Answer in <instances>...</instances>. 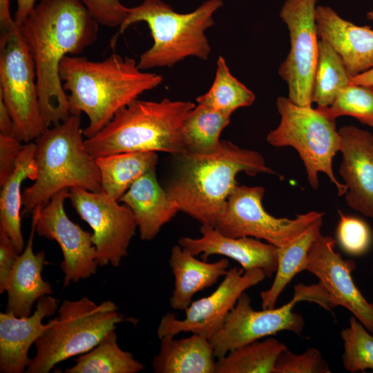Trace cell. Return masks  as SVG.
Here are the masks:
<instances>
[{
	"instance_id": "16",
	"label": "cell",
	"mask_w": 373,
	"mask_h": 373,
	"mask_svg": "<svg viewBox=\"0 0 373 373\" xmlns=\"http://www.w3.org/2000/svg\"><path fill=\"white\" fill-rule=\"evenodd\" d=\"M355 266L335 250L333 238L321 233L309 250L305 270L317 277L336 307L349 310L373 334V303L365 299L352 279Z\"/></svg>"
},
{
	"instance_id": "14",
	"label": "cell",
	"mask_w": 373,
	"mask_h": 373,
	"mask_svg": "<svg viewBox=\"0 0 373 373\" xmlns=\"http://www.w3.org/2000/svg\"><path fill=\"white\" fill-rule=\"evenodd\" d=\"M68 192V189L59 191L32 212L35 233L56 241L61 250L64 287L95 274L99 266L93 233L84 230L66 214L64 203Z\"/></svg>"
},
{
	"instance_id": "15",
	"label": "cell",
	"mask_w": 373,
	"mask_h": 373,
	"mask_svg": "<svg viewBox=\"0 0 373 373\" xmlns=\"http://www.w3.org/2000/svg\"><path fill=\"white\" fill-rule=\"evenodd\" d=\"M298 302L293 296L287 303L278 308L255 310L251 300L244 292L228 314L222 328L209 340L216 359L239 347L274 335L290 331L300 335L305 326L303 318L293 312Z\"/></svg>"
},
{
	"instance_id": "30",
	"label": "cell",
	"mask_w": 373,
	"mask_h": 373,
	"mask_svg": "<svg viewBox=\"0 0 373 373\" xmlns=\"http://www.w3.org/2000/svg\"><path fill=\"white\" fill-rule=\"evenodd\" d=\"M285 347L275 338L255 341L216 359L215 373H275L277 358Z\"/></svg>"
},
{
	"instance_id": "37",
	"label": "cell",
	"mask_w": 373,
	"mask_h": 373,
	"mask_svg": "<svg viewBox=\"0 0 373 373\" xmlns=\"http://www.w3.org/2000/svg\"><path fill=\"white\" fill-rule=\"evenodd\" d=\"M90 15L100 25L119 27L126 17L128 8L121 0H80Z\"/></svg>"
},
{
	"instance_id": "39",
	"label": "cell",
	"mask_w": 373,
	"mask_h": 373,
	"mask_svg": "<svg viewBox=\"0 0 373 373\" xmlns=\"http://www.w3.org/2000/svg\"><path fill=\"white\" fill-rule=\"evenodd\" d=\"M19 254L8 235L0 229V294L6 292L10 274Z\"/></svg>"
},
{
	"instance_id": "28",
	"label": "cell",
	"mask_w": 373,
	"mask_h": 373,
	"mask_svg": "<svg viewBox=\"0 0 373 373\" xmlns=\"http://www.w3.org/2000/svg\"><path fill=\"white\" fill-rule=\"evenodd\" d=\"M231 117L211 108L198 104L185 119L182 128L184 151L196 154H209L220 146V136L229 125Z\"/></svg>"
},
{
	"instance_id": "20",
	"label": "cell",
	"mask_w": 373,
	"mask_h": 373,
	"mask_svg": "<svg viewBox=\"0 0 373 373\" xmlns=\"http://www.w3.org/2000/svg\"><path fill=\"white\" fill-rule=\"evenodd\" d=\"M373 20V12L368 13ZM318 35L339 55L350 77L373 68V29L341 17L331 7L317 6Z\"/></svg>"
},
{
	"instance_id": "19",
	"label": "cell",
	"mask_w": 373,
	"mask_h": 373,
	"mask_svg": "<svg viewBox=\"0 0 373 373\" xmlns=\"http://www.w3.org/2000/svg\"><path fill=\"white\" fill-rule=\"evenodd\" d=\"M58 301L51 295L41 297L36 309L28 316L19 317L10 312L0 313V372H26L31 359L28 352L44 333L48 323L45 318L58 310Z\"/></svg>"
},
{
	"instance_id": "10",
	"label": "cell",
	"mask_w": 373,
	"mask_h": 373,
	"mask_svg": "<svg viewBox=\"0 0 373 373\" xmlns=\"http://www.w3.org/2000/svg\"><path fill=\"white\" fill-rule=\"evenodd\" d=\"M264 195L262 186L237 184L214 227L229 237H251L280 248L291 243L323 217V213L316 211L297 214L292 219L274 217L262 206Z\"/></svg>"
},
{
	"instance_id": "34",
	"label": "cell",
	"mask_w": 373,
	"mask_h": 373,
	"mask_svg": "<svg viewBox=\"0 0 373 373\" xmlns=\"http://www.w3.org/2000/svg\"><path fill=\"white\" fill-rule=\"evenodd\" d=\"M321 108L334 119L351 116L373 128V86L350 83L330 106Z\"/></svg>"
},
{
	"instance_id": "6",
	"label": "cell",
	"mask_w": 373,
	"mask_h": 373,
	"mask_svg": "<svg viewBox=\"0 0 373 373\" xmlns=\"http://www.w3.org/2000/svg\"><path fill=\"white\" fill-rule=\"evenodd\" d=\"M223 5L222 0H207L193 11L179 13L162 0H144L128 8L126 19L111 40L113 47L119 35L140 21L149 28L153 45L140 57L139 68L171 67L189 57L207 60L211 46L205 35L214 26L213 15Z\"/></svg>"
},
{
	"instance_id": "36",
	"label": "cell",
	"mask_w": 373,
	"mask_h": 373,
	"mask_svg": "<svg viewBox=\"0 0 373 373\" xmlns=\"http://www.w3.org/2000/svg\"><path fill=\"white\" fill-rule=\"evenodd\" d=\"M331 370L321 352L307 348L303 354H297L287 347L278 356L275 365V373H330Z\"/></svg>"
},
{
	"instance_id": "3",
	"label": "cell",
	"mask_w": 373,
	"mask_h": 373,
	"mask_svg": "<svg viewBox=\"0 0 373 373\" xmlns=\"http://www.w3.org/2000/svg\"><path fill=\"white\" fill-rule=\"evenodd\" d=\"M175 173L165 189L180 210L201 224L215 227L240 172L277 174L257 151L222 140L209 154L183 153L175 156Z\"/></svg>"
},
{
	"instance_id": "43",
	"label": "cell",
	"mask_w": 373,
	"mask_h": 373,
	"mask_svg": "<svg viewBox=\"0 0 373 373\" xmlns=\"http://www.w3.org/2000/svg\"><path fill=\"white\" fill-rule=\"evenodd\" d=\"M39 0H16L17 10L14 19L16 23L21 26L28 18Z\"/></svg>"
},
{
	"instance_id": "42",
	"label": "cell",
	"mask_w": 373,
	"mask_h": 373,
	"mask_svg": "<svg viewBox=\"0 0 373 373\" xmlns=\"http://www.w3.org/2000/svg\"><path fill=\"white\" fill-rule=\"evenodd\" d=\"M13 122L10 112L0 97V134L12 135Z\"/></svg>"
},
{
	"instance_id": "13",
	"label": "cell",
	"mask_w": 373,
	"mask_h": 373,
	"mask_svg": "<svg viewBox=\"0 0 373 373\" xmlns=\"http://www.w3.org/2000/svg\"><path fill=\"white\" fill-rule=\"evenodd\" d=\"M224 277L211 294L191 303L184 318L172 313L164 315L157 329L158 338L191 332L210 340L222 328L240 296L266 276L260 269L245 271L236 267L229 269Z\"/></svg>"
},
{
	"instance_id": "21",
	"label": "cell",
	"mask_w": 373,
	"mask_h": 373,
	"mask_svg": "<svg viewBox=\"0 0 373 373\" xmlns=\"http://www.w3.org/2000/svg\"><path fill=\"white\" fill-rule=\"evenodd\" d=\"M132 211L140 238L151 240L180 211L157 181L155 169L137 179L119 200Z\"/></svg>"
},
{
	"instance_id": "26",
	"label": "cell",
	"mask_w": 373,
	"mask_h": 373,
	"mask_svg": "<svg viewBox=\"0 0 373 373\" xmlns=\"http://www.w3.org/2000/svg\"><path fill=\"white\" fill-rule=\"evenodd\" d=\"M102 189L119 201L131 184L149 171L155 169L156 152H124L95 158Z\"/></svg>"
},
{
	"instance_id": "17",
	"label": "cell",
	"mask_w": 373,
	"mask_h": 373,
	"mask_svg": "<svg viewBox=\"0 0 373 373\" xmlns=\"http://www.w3.org/2000/svg\"><path fill=\"white\" fill-rule=\"evenodd\" d=\"M342 161L339 173L345 198L354 211L373 219V134L353 125L338 130Z\"/></svg>"
},
{
	"instance_id": "11",
	"label": "cell",
	"mask_w": 373,
	"mask_h": 373,
	"mask_svg": "<svg viewBox=\"0 0 373 373\" xmlns=\"http://www.w3.org/2000/svg\"><path fill=\"white\" fill-rule=\"evenodd\" d=\"M316 2L285 0L279 13L289 32L290 50L280 64L278 74L288 86V98L304 107L312 106L318 55Z\"/></svg>"
},
{
	"instance_id": "29",
	"label": "cell",
	"mask_w": 373,
	"mask_h": 373,
	"mask_svg": "<svg viewBox=\"0 0 373 373\" xmlns=\"http://www.w3.org/2000/svg\"><path fill=\"white\" fill-rule=\"evenodd\" d=\"M144 365L121 349L115 330L108 332L91 350L65 370L66 373H137Z\"/></svg>"
},
{
	"instance_id": "38",
	"label": "cell",
	"mask_w": 373,
	"mask_h": 373,
	"mask_svg": "<svg viewBox=\"0 0 373 373\" xmlns=\"http://www.w3.org/2000/svg\"><path fill=\"white\" fill-rule=\"evenodd\" d=\"M23 147L21 142L13 135L0 134V185L14 171Z\"/></svg>"
},
{
	"instance_id": "33",
	"label": "cell",
	"mask_w": 373,
	"mask_h": 373,
	"mask_svg": "<svg viewBox=\"0 0 373 373\" xmlns=\"http://www.w3.org/2000/svg\"><path fill=\"white\" fill-rule=\"evenodd\" d=\"M341 337L344 368L352 373L373 370V334L352 316L349 326L341 332Z\"/></svg>"
},
{
	"instance_id": "9",
	"label": "cell",
	"mask_w": 373,
	"mask_h": 373,
	"mask_svg": "<svg viewBox=\"0 0 373 373\" xmlns=\"http://www.w3.org/2000/svg\"><path fill=\"white\" fill-rule=\"evenodd\" d=\"M0 97L10 112L12 135L17 140L30 142L48 128L41 111L35 63L19 25L1 35Z\"/></svg>"
},
{
	"instance_id": "40",
	"label": "cell",
	"mask_w": 373,
	"mask_h": 373,
	"mask_svg": "<svg viewBox=\"0 0 373 373\" xmlns=\"http://www.w3.org/2000/svg\"><path fill=\"white\" fill-rule=\"evenodd\" d=\"M294 296L298 302H313L329 312L336 307L328 292L319 283L311 285L302 283L296 285L294 287Z\"/></svg>"
},
{
	"instance_id": "31",
	"label": "cell",
	"mask_w": 373,
	"mask_h": 373,
	"mask_svg": "<svg viewBox=\"0 0 373 373\" xmlns=\"http://www.w3.org/2000/svg\"><path fill=\"white\" fill-rule=\"evenodd\" d=\"M350 83V76L341 57L327 41L322 39L318 40L312 102L318 107L330 106Z\"/></svg>"
},
{
	"instance_id": "24",
	"label": "cell",
	"mask_w": 373,
	"mask_h": 373,
	"mask_svg": "<svg viewBox=\"0 0 373 373\" xmlns=\"http://www.w3.org/2000/svg\"><path fill=\"white\" fill-rule=\"evenodd\" d=\"M152 361L156 373H215L216 356L209 339L197 334L180 339L166 336Z\"/></svg>"
},
{
	"instance_id": "2",
	"label": "cell",
	"mask_w": 373,
	"mask_h": 373,
	"mask_svg": "<svg viewBox=\"0 0 373 373\" xmlns=\"http://www.w3.org/2000/svg\"><path fill=\"white\" fill-rule=\"evenodd\" d=\"M59 73L64 90L69 93L70 115L84 113L88 118L83 130L86 138L98 133L119 109L163 81L160 75L140 70L134 59L116 53L97 61L66 56Z\"/></svg>"
},
{
	"instance_id": "1",
	"label": "cell",
	"mask_w": 373,
	"mask_h": 373,
	"mask_svg": "<svg viewBox=\"0 0 373 373\" xmlns=\"http://www.w3.org/2000/svg\"><path fill=\"white\" fill-rule=\"evenodd\" d=\"M99 23L80 0H41L20 26L32 57L41 111L48 128L70 115L59 77L61 61L77 55L97 37Z\"/></svg>"
},
{
	"instance_id": "4",
	"label": "cell",
	"mask_w": 373,
	"mask_h": 373,
	"mask_svg": "<svg viewBox=\"0 0 373 373\" xmlns=\"http://www.w3.org/2000/svg\"><path fill=\"white\" fill-rule=\"evenodd\" d=\"M195 106L191 102L169 98L159 102L136 99L86 138V147L94 158L124 152H165L176 156L185 152L182 125Z\"/></svg>"
},
{
	"instance_id": "12",
	"label": "cell",
	"mask_w": 373,
	"mask_h": 373,
	"mask_svg": "<svg viewBox=\"0 0 373 373\" xmlns=\"http://www.w3.org/2000/svg\"><path fill=\"white\" fill-rule=\"evenodd\" d=\"M68 199L79 216L93 230V242L99 265L118 267L127 256L137 229L132 211L103 191H90L73 187Z\"/></svg>"
},
{
	"instance_id": "5",
	"label": "cell",
	"mask_w": 373,
	"mask_h": 373,
	"mask_svg": "<svg viewBox=\"0 0 373 373\" xmlns=\"http://www.w3.org/2000/svg\"><path fill=\"white\" fill-rule=\"evenodd\" d=\"M80 115L48 128L36 140L37 176L22 193L21 216L44 207L59 191L73 187L101 191V178L83 139Z\"/></svg>"
},
{
	"instance_id": "35",
	"label": "cell",
	"mask_w": 373,
	"mask_h": 373,
	"mask_svg": "<svg viewBox=\"0 0 373 373\" xmlns=\"http://www.w3.org/2000/svg\"><path fill=\"white\" fill-rule=\"evenodd\" d=\"M338 213L336 238L341 249L354 256L367 253L372 241L369 225L359 218L345 215L340 211Z\"/></svg>"
},
{
	"instance_id": "32",
	"label": "cell",
	"mask_w": 373,
	"mask_h": 373,
	"mask_svg": "<svg viewBox=\"0 0 373 373\" xmlns=\"http://www.w3.org/2000/svg\"><path fill=\"white\" fill-rule=\"evenodd\" d=\"M254 100V93L232 75L222 56L218 58L216 76L211 88L196 98L198 104L229 117L236 110L251 106Z\"/></svg>"
},
{
	"instance_id": "23",
	"label": "cell",
	"mask_w": 373,
	"mask_h": 373,
	"mask_svg": "<svg viewBox=\"0 0 373 373\" xmlns=\"http://www.w3.org/2000/svg\"><path fill=\"white\" fill-rule=\"evenodd\" d=\"M195 256L179 245L171 249L169 263L174 277V287L169 303L173 309L184 311L195 294L215 285L229 269V261L227 258L209 262Z\"/></svg>"
},
{
	"instance_id": "25",
	"label": "cell",
	"mask_w": 373,
	"mask_h": 373,
	"mask_svg": "<svg viewBox=\"0 0 373 373\" xmlns=\"http://www.w3.org/2000/svg\"><path fill=\"white\" fill-rule=\"evenodd\" d=\"M35 151L36 143H26L14 171L1 185L0 229L6 231L20 254L25 247L21 224L23 193L21 189L26 179L36 178Z\"/></svg>"
},
{
	"instance_id": "18",
	"label": "cell",
	"mask_w": 373,
	"mask_h": 373,
	"mask_svg": "<svg viewBox=\"0 0 373 373\" xmlns=\"http://www.w3.org/2000/svg\"><path fill=\"white\" fill-rule=\"evenodd\" d=\"M200 237H182L178 245L194 256L201 254L207 260L214 255L237 261L245 270L260 269L266 277H271L278 267V247L251 237L232 238L224 236L214 227L201 224Z\"/></svg>"
},
{
	"instance_id": "44",
	"label": "cell",
	"mask_w": 373,
	"mask_h": 373,
	"mask_svg": "<svg viewBox=\"0 0 373 373\" xmlns=\"http://www.w3.org/2000/svg\"><path fill=\"white\" fill-rule=\"evenodd\" d=\"M350 82L354 84L373 86V68L366 72L350 77Z\"/></svg>"
},
{
	"instance_id": "22",
	"label": "cell",
	"mask_w": 373,
	"mask_h": 373,
	"mask_svg": "<svg viewBox=\"0 0 373 373\" xmlns=\"http://www.w3.org/2000/svg\"><path fill=\"white\" fill-rule=\"evenodd\" d=\"M35 222L32 219L28 240L19 254L9 276L6 291V312L23 317L31 314L32 307L41 297L52 295L50 283L44 280L42 271L47 263L44 251H33Z\"/></svg>"
},
{
	"instance_id": "41",
	"label": "cell",
	"mask_w": 373,
	"mask_h": 373,
	"mask_svg": "<svg viewBox=\"0 0 373 373\" xmlns=\"http://www.w3.org/2000/svg\"><path fill=\"white\" fill-rule=\"evenodd\" d=\"M17 25L10 14V0H0L1 35L13 30Z\"/></svg>"
},
{
	"instance_id": "27",
	"label": "cell",
	"mask_w": 373,
	"mask_h": 373,
	"mask_svg": "<svg viewBox=\"0 0 373 373\" xmlns=\"http://www.w3.org/2000/svg\"><path fill=\"white\" fill-rule=\"evenodd\" d=\"M322 224L321 218L291 243L278 248V267L274 281L268 289L260 292L262 309L275 307L286 286L297 274L305 270L309 250L321 233Z\"/></svg>"
},
{
	"instance_id": "8",
	"label": "cell",
	"mask_w": 373,
	"mask_h": 373,
	"mask_svg": "<svg viewBox=\"0 0 373 373\" xmlns=\"http://www.w3.org/2000/svg\"><path fill=\"white\" fill-rule=\"evenodd\" d=\"M276 107L280 123L267 135V142L277 148L291 146L298 152L312 189H318V175L322 172L334 184L338 195H344L347 187L338 181L332 168L333 157L341 148L336 119L321 107L300 106L285 97H278Z\"/></svg>"
},
{
	"instance_id": "7",
	"label": "cell",
	"mask_w": 373,
	"mask_h": 373,
	"mask_svg": "<svg viewBox=\"0 0 373 373\" xmlns=\"http://www.w3.org/2000/svg\"><path fill=\"white\" fill-rule=\"evenodd\" d=\"M124 318L111 300L97 304L88 297L64 300L58 316L35 342V356L26 372L48 373L57 364L88 352Z\"/></svg>"
}]
</instances>
